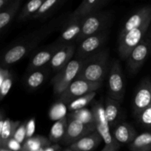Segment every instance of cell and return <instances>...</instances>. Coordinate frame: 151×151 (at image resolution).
<instances>
[{
    "mask_svg": "<svg viewBox=\"0 0 151 151\" xmlns=\"http://www.w3.org/2000/svg\"><path fill=\"white\" fill-rule=\"evenodd\" d=\"M60 24V20H55L48 25L44 26L41 29L29 34L16 41L10 49L6 51L1 60V67L10 66L22 60L38 44L44 40L47 35L52 32Z\"/></svg>",
    "mask_w": 151,
    "mask_h": 151,
    "instance_id": "cell-1",
    "label": "cell"
},
{
    "mask_svg": "<svg viewBox=\"0 0 151 151\" xmlns=\"http://www.w3.org/2000/svg\"><path fill=\"white\" fill-rule=\"evenodd\" d=\"M110 66L109 51L106 49L100 50L82 60L81 70L76 79L103 83L109 72Z\"/></svg>",
    "mask_w": 151,
    "mask_h": 151,
    "instance_id": "cell-2",
    "label": "cell"
},
{
    "mask_svg": "<svg viewBox=\"0 0 151 151\" xmlns=\"http://www.w3.org/2000/svg\"><path fill=\"white\" fill-rule=\"evenodd\" d=\"M113 19V11L100 10L84 18L82 22V29L76 41H82L91 35L109 29Z\"/></svg>",
    "mask_w": 151,
    "mask_h": 151,
    "instance_id": "cell-3",
    "label": "cell"
},
{
    "mask_svg": "<svg viewBox=\"0 0 151 151\" xmlns=\"http://www.w3.org/2000/svg\"><path fill=\"white\" fill-rule=\"evenodd\" d=\"M91 111L95 116L97 131L104 142V147L101 151H118L120 144L116 141L113 134L111 133L110 125L106 119L105 107L101 103H97L93 106Z\"/></svg>",
    "mask_w": 151,
    "mask_h": 151,
    "instance_id": "cell-4",
    "label": "cell"
},
{
    "mask_svg": "<svg viewBox=\"0 0 151 151\" xmlns=\"http://www.w3.org/2000/svg\"><path fill=\"white\" fill-rule=\"evenodd\" d=\"M151 23V18L140 27L132 29L119 37V54L121 58L126 60L131 52L142 41Z\"/></svg>",
    "mask_w": 151,
    "mask_h": 151,
    "instance_id": "cell-5",
    "label": "cell"
},
{
    "mask_svg": "<svg viewBox=\"0 0 151 151\" xmlns=\"http://www.w3.org/2000/svg\"><path fill=\"white\" fill-rule=\"evenodd\" d=\"M82 60L73 59L52 81L55 94L60 96L77 78L81 70Z\"/></svg>",
    "mask_w": 151,
    "mask_h": 151,
    "instance_id": "cell-6",
    "label": "cell"
},
{
    "mask_svg": "<svg viewBox=\"0 0 151 151\" xmlns=\"http://www.w3.org/2000/svg\"><path fill=\"white\" fill-rule=\"evenodd\" d=\"M108 78L109 97L121 103L125 96V81L120 63L117 60L111 63Z\"/></svg>",
    "mask_w": 151,
    "mask_h": 151,
    "instance_id": "cell-7",
    "label": "cell"
},
{
    "mask_svg": "<svg viewBox=\"0 0 151 151\" xmlns=\"http://www.w3.org/2000/svg\"><path fill=\"white\" fill-rule=\"evenodd\" d=\"M101 83H93L84 80L75 79L67 89L60 96V101L69 103L78 97L96 91L102 86Z\"/></svg>",
    "mask_w": 151,
    "mask_h": 151,
    "instance_id": "cell-8",
    "label": "cell"
},
{
    "mask_svg": "<svg viewBox=\"0 0 151 151\" xmlns=\"http://www.w3.org/2000/svg\"><path fill=\"white\" fill-rule=\"evenodd\" d=\"M108 35V31L106 30L85 38L83 41H81L78 47L76 53V59L83 60L100 51L102 46L106 41Z\"/></svg>",
    "mask_w": 151,
    "mask_h": 151,
    "instance_id": "cell-9",
    "label": "cell"
},
{
    "mask_svg": "<svg viewBox=\"0 0 151 151\" xmlns=\"http://www.w3.org/2000/svg\"><path fill=\"white\" fill-rule=\"evenodd\" d=\"M96 131H97L96 128L88 126L81 122V121L68 118L67 130L64 139L62 142L64 144L72 145L83 137L89 135L90 134Z\"/></svg>",
    "mask_w": 151,
    "mask_h": 151,
    "instance_id": "cell-10",
    "label": "cell"
},
{
    "mask_svg": "<svg viewBox=\"0 0 151 151\" xmlns=\"http://www.w3.org/2000/svg\"><path fill=\"white\" fill-rule=\"evenodd\" d=\"M150 80H143L137 88L134 98L133 109L137 116L151 105V91Z\"/></svg>",
    "mask_w": 151,
    "mask_h": 151,
    "instance_id": "cell-11",
    "label": "cell"
},
{
    "mask_svg": "<svg viewBox=\"0 0 151 151\" xmlns=\"http://www.w3.org/2000/svg\"><path fill=\"white\" fill-rule=\"evenodd\" d=\"M63 46V44H59L56 41L54 44H50L46 48L38 52L29 61L27 68L28 71L32 72L35 69H41L44 67L47 63H50L53 56Z\"/></svg>",
    "mask_w": 151,
    "mask_h": 151,
    "instance_id": "cell-12",
    "label": "cell"
},
{
    "mask_svg": "<svg viewBox=\"0 0 151 151\" xmlns=\"http://www.w3.org/2000/svg\"><path fill=\"white\" fill-rule=\"evenodd\" d=\"M150 52L147 41L145 38L131 52V55L127 59V67L129 72L136 73L142 66L143 63L148 57Z\"/></svg>",
    "mask_w": 151,
    "mask_h": 151,
    "instance_id": "cell-13",
    "label": "cell"
},
{
    "mask_svg": "<svg viewBox=\"0 0 151 151\" xmlns=\"http://www.w3.org/2000/svg\"><path fill=\"white\" fill-rule=\"evenodd\" d=\"M150 18H151V5H145L140 7L125 22L121 29L119 36L132 29L142 27Z\"/></svg>",
    "mask_w": 151,
    "mask_h": 151,
    "instance_id": "cell-14",
    "label": "cell"
},
{
    "mask_svg": "<svg viewBox=\"0 0 151 151\" xmlns=\"http://www.w3.org/2000/svg\"><path fill=\"white\" fill-rule=\"evenodd\" d=\"M109 2V0H85L74 10L69 16V19H83L84 18L101 10Z\"/></svg>",
    "mask_w": 151,
    "mask_h": 151,
    "instance_id": "cell-15",
    "label": "cell"
},
{
    "mask_svg": "<svg viewBox=\"0 0 151 151\" xmlns=\"http://www.w3.org/2000/svg\"><path fill=\"white\" fill-rule=\"evenodd\" d=\"M75 52V46L74 44H65L53 56L50 62V66L55 71L63 69L71 61L72 56Z\"/></svg>",
    "mask_w": 151,
    "mask_h": 151,
    "instance_id": "cell-16",
    "label": "cell"
},
{
    "mask_svg": "<svg viewBox=\"0 0 151 151\" xmlns=\"http://www.w3.org/2000/svg\"><path fill=\"white\" fill-rule=\"evenodd\" d=\"M82 22L83 19H72L69 18L64 29L56 41L63 45L69 44L72 41H76L82 29Z\"/></svg>",
    "mask_w": 151,
    "mask_h": 151,
    "instance_id": "cell-17",
    "label": "cell"
},
{
    "mask_svg": "<svg viewBox=\"0 0 151 151\" xmlns=\"http://www.w3.org/2000/svg\"><path fill=\"white\" fill-rule=\"evenodd\" d=\"M22 124L20 121H13L8 118L1 119L0 122V146L6 147L7 143L10 139L13 138L16 130Z\"/></svg>",
    "mask_w": 151,
    "mask_h": 151,
    "instance_id": "cell-18",
    "label": "cell"
},
{
    "mask_svg": "<svg viewBox=\"0 0 151 151\" xmlns=\"http://www.w3.org/2000/svg\"><path fill=\"white\" fill-rule=\"evenodd\" d=\"M102 140L100 135L96 131L72 144L70 148L75 151H91L100 144Z\"/></svg>",
    "mask_w": 151,
    "mask_h": 151,
    "instance_id": "cell-19",
    "label": "cell"
},
{
    "mask_svg": "<svg viewBox=\"0 0 151 151\" xmlns=\"http://www.w3.org/2000/svg\"><path fill=\"white\" fill-rule=\"evenodd\" d=\"M116 141L119 144H131L137 136V131L131 125L122 123L117 125L113 132Z\"/></svg>",
    "mask_w": 151,
    "mask_h": 151,
    "instance_id": "cell-20",
    "label": "cell"
},
{
    "mask_svg": "<svg viewBox=\"0 0 151 151\" xmlns=\"http://www.w3.org/2000/svg\"><path fill=\"white\" fill-rule=\"evenodd\" d=\"M67 126V116H65V117L56 121L50 130V135H49L50 141L53 143H57L60 141H63L65 135H66Z\"/></svg>",
    "mask_w": 151,
    "mask_h": 151,
    "instance_id": "cell-21",
    "label": "cell"
},
{
    "mask_svg": "<svg viewBox=\"0 0 151 151\" xmlns=\"http://www.w3.org/2000/svg\"><path fill=\"white\" fill-rule=\"evenodd\" d=\"M47 75L48 72L44 68L35 69L29 72V74L26 78L25 84L29 89H36L44 83Z\"/></svg>",
    "mask_w": 151,
    "mask_h": 151,
    "instance_id": "cell-22",
    "label": "cell"
},
{
    "mask_svg": "<svg viewBox=\"0 0 151 151\" xmlns=\"http://www.w3.org/2000/svg\"><path fill=\"white\" fill-rule=\"evenodd\" d=\"M21 4H22L21 0L12 1L11 4L7 8L1 11V13H0V29L1 31L4 30L10 24L12 20L14 19L18 10L20 7Z\"/></svg>",
    "mask_w": 151,
    "mask_h": 151,
    "instance_id": "cell-23",
    "label": "cell"
},
{
    "mask_svg": "<svg viewBox=\"0 0 151 151\" xmlns=\"http://www.w3.org/2000/svg\"><path fill=\"white\" fill-rule=\"evenodd\" d=\"M105 112L109 125L111 126L115 125L121 114V108L119 102L109 97H108L106 100Z\"/></svg>",
    "mask_w": 151,
    "mask_h": 151,
    "instance_id": "cell-24",
    "label": "cell"
},
{
    "mask_svg": "<svg viewBox=\"0 0 151 151\" xmlns=\"http://www.w3.org/2000/svg\"><path fill=\"white\" fill-rule=\"evenodd\" d=\"M51 144L50 139L42 136H35L24 142L21 151H37L46 148Z\"/></svg>",
    "mask_w": 151,
    "mask_h": 151,
    "instance_id": "cell-25",
    "label": "cell"
},
{
    "mask_svg": "<svg viewBox=\"0 0 151 151\" xmlns=\"http://www.w3.org/2000/svg\"><path fill=\"white\" fill-rule=\"evenodd\" d=\"M67 117L79 120L85 125L97 129L95 116H94L92 111H90L87 109H80V110L75 111L69 113Z\"/></svg>",
    "mask_w": 151,
    "mask_h": 151,
    "instance_id": "cell-26",
    "label": "cell"
},
{
    "mask_svg": "<svg viewBox=\"0 0 151 151\" xmlns=\"http://www.w3.org/2000/svg\"><path fill=\"white\" fill-rule=\"evenodd\" d=\"M60 0H47L44 1L38 11L31 18L32 20H41L48 17L60 5Z\"/></svg>",
    "mask_w": 151,
    "mask_h": 151,
    "instance_id": "cell-27",
    "label": "cell"
},
{
    "mask_svg": "<svg viewBox=\"0 0 151 151\" xmlns=\"http://www.w3.org/2000/svg\"><path fill=\"white\" fill-rule=\"evenodd\" d=\"M131 151H151V134L142 133L129 145Z\"/></svg>",
    "mask_w": 151,
    "mask_h": 151,
    "instance_id": "cell-28",
    "label": "cell"
},
{
    "mask_svg": "<svg viewBox=\"0 0 151 151\" xmlns=\"http://www.w3.org/2000/svg\"><path fill=\"white\" fill-rule=\"evenodd\" d=\"M44 0H32L27 3L18 16V22H24L31 19L44 3Z\"/></svg>",
    "mask_w": 151,
    "mask_h": 151,
    "instance_id": "cell-29",
    "label": "cell"
},
{
    "mask_svg": "<svg viewBox=\"0 0 151 151\" xmlns=\"http://www.w3.org/2000/svg\"><path fill=\"white\" fill-rule=\"evenodd\" d=\"M96 96V92H91L88 94H86V95L83 96V97H78V98L75 99L73 101L71 102L69 104L68 106V109L69 111H71V112L75 111L80 110V109H85L86 106L91 101L93 100V99Z\"/></svg>",
    "mask_w": 151,
    "mask_h": 151,
    "instance_id": "cell-30",
    "label": "cell"
},
{
    "mask_svg": "<svg viewBox=\"0 0 151 151\" xmlns=\"http://www.w3.org/2000/svg\"><path fill=\"white\" fill-rule=\"evenodd\" d=\"M65 114H66V108L64 107L63 103H58L55 104L54 106L52 107L51 110H50V116L52 119H62V118L65 117Z\"/></svg>",
    "mask_w": 151,
    "mask_h": 151,
    "instance_id": "cell-31",
    "label": "cell"
},
{
    "mask_svg": "<svg viewBox=\"0 0 151 151\" xmlns=\"http://www.w3.org/2000/svg\"><path fill=\"white\" fill-rule=\"evenodd\" d=\"M13 75L10 73L8 76L4 78L3 82L0 83V96H1V100H2L8 94L9 91L10 90L12 85H13Z\"/></svg>",
    "mask_w": 151,
    "mask_h": 151,
    "instance_id": "cell-32",
    "label": "cell"
},
{
    "mask_svg": "<svg viewBox=\"0 0 151 151\" xmlns=\"http://www.w3.org/2000/svg\"><path fill=\"white\" fill-rule=\"evenodd\" d=\"M138 119L143 125L151 128V105L139 115Z\"/></svg>",
    "mask_w": 151,
    "mask_h": 151,
    "instance_id": "cell-33",
    "label": "cell"
},
{
    "mask_svg": "<svg viewBox=\"0 0 151 151\" xmlns=\"http://www.w3.org/2000/svg\"><path fill=\"white\" fill-rule=\"evenodd\" d=\"M26 125L27 122H22V123L19 125V128H17L14 136H13V138H14L16 141L19 142L20 144L23 143L24 142L25 138H27Z\"/></svg>",
    "mask_w": 151,
    "mask_h": 151,
    "instance_id": "cell-34",
    "label": "cell"
},
{
    "mask_svg": "<svg viewBox=\"0 0 151 151\" xmlns=\"http://www.w3.org/2000/svg\"><path fill=\"white\" fill-rule=\"evenodd\" d=\"M35 129V122L34 119H30L27 122L26 131H27V139L31 138L33 136Z\"/></svg>",
    "mask_w": 151,
    "mask_h": 151,
    "instance_id": "cell-35",
    "label": "cell"
},
{
    "mask_svg": "<svg viewBox=\"0 0 151 151\" xmlns=\"http://www.w3.org/2000/svg\"><path fill=\"white\" fill-rule=\"evenodd\" d=\"M6 148L12 151H21L22 148V146L21 145L20 143L18 141H16L14 138H12L7 142Z\"/></svg>",
    "mask_w": 151,
    "mask_h": 151,
    "instance_id": "cell-36",
    "label": "cell"
},
{
    "mask_svg": "<svg viewBox=\"0 0 151 151\" xmlns=\"http://www.w3.org/2000/svg\"><path fill=\"white\" fill-rule=\"evenodd\" d=\"M60 146L58 144H55L53 145H50L49 147H46L44 151H60Z\"/></svg>",
    "mask_w": 151,
    "mask_h": 151,
    "instance_id": "cell-37",
    "label": "cell"
},
{
    "mask_svg": "<svg viewBox=\"0 0 151 151\" xmlns=\"http://www.w3.org/2000/svg\"><path fill=\"white\" fill-rule=\"evenodd\" d=\"M11 3L12 2H10V1H9V0H0V9H1V11L7 8Z\"/></svg>",
    "mask_w": 151,
    "mask_h": 151,
    "instance_id": "cell-38",
    "label": "cell"
},
{
    "mask_svg": "<svg viewBox=\"0 0 151 151\" xmlns=\"http://www.w3.org/2000/svg\"><path fill=\"white\" fill-rule=\"evenodd\" d=\"M145 38L146 41H147V44H148L149 47H150V51L151 52V30L149 31V32L147 31V34H146Z\"/></svg>",
    "mask_w": 151,
    "mask_h": 151,
    "instance_id": "cell-39",
    "label": "cell"
},
{
    "mask_svg": "<svg viewBox=\"0 0 151 151\" xmlns=\"http://www.w3.org/2000/svg\"><path fill=\"white\" fill-rule=\"evenodd\" d=\"M0 151H12L10 150H9V149L6 148V147H1V149H0Z\"/></svg>",
    "mask_w": 151,
    "mask_h": 151,
    "instance_id": "cell-40",
    "label": "cell"
},
{
    "mask_svg": "<svg viewBox=\"0 0 151 151\" xmlns=\"http://www.w3.org/2000/svg\"><path fill=\"white\" fill-rule=\"evenodd\" d=\"M64 151H75V150H72V149L69 148V149H67V150H64Z\"/></svg>",
    "mask_w": 151,
    "mask_h": 151,
    "instance_id": "cell-41",
    "label": "cell"
},
{
    "mask_svg": "<svg viewBox=\"0 0 151 151\" xmlns=\"http://www.w3.org/2000/svg\"><path fill=\"white\" fill-rule=\"evenodd\" d=\"M44 149H45V148L41 149V150H37V151H44Z\"/></svg>",
    "mask_w": 151,
    "mask_h": 151,
    "instance_id": "cell-42",
    "label": "cell"
},
{
    "mask_svg": "<svg viewBox=\"0 0 151 151\" xmlns=\"http://www.w3.org/2000/svg\"><path fill=\"white\" fill-rule=\"evenodd\" d=\"M150 91H151V83H150Z\"/></svg>",
    "mask_w": 151,
    "mask_h": 151,
    "instance_id": "cell-43",
    "label": "cell"
}]
</instances>
